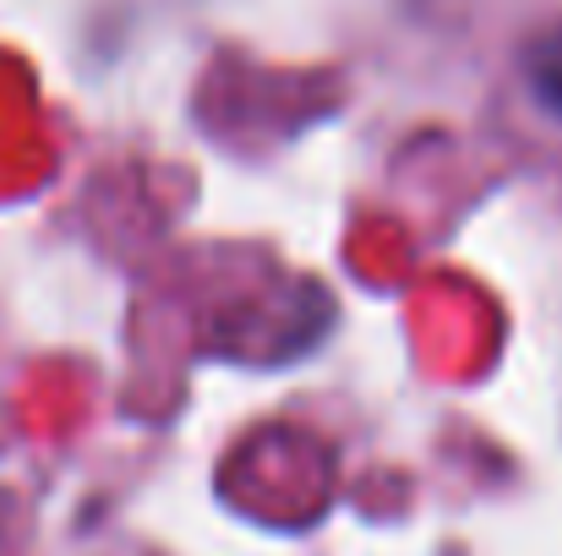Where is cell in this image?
I'll list each match as a JSON object with an SVG mask.
<instances>
[{
    "mask_svg": "<svg viewBox=\"0 0 562 556\" xmlns=\"http://www.w3.org/2000/svg\"><path fill=\"white\" fill-rule=\"evenodd\" d=\"M530 88H536V99L547 104V115L562 121V27L547 33V38L530 49Z\"/></svg>",
    "mask_w": 562,
    "mask_h": 556,
    "instance_id": "1",
    "label": "cell"
}]
</instances>
